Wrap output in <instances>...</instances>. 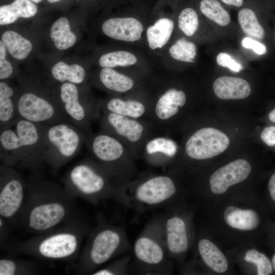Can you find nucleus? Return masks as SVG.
Wrapping results in <instances>:
<instances>
[{
  "instance_id": "nucleus-1",
  "label": "nucleus",
  "mask_w": 275,
  "mask_h": 275,
  "mask_svg": "<svg viewBox=\"0 0 275 275\" xmlns=\"http://www.w3.org/2000/svg\"><path fill=\"white\" fill-rule=\"evenodd\" d=\"M25 181V197L16 224L28 232L44 233L80 216L77 198L64 186L34 174Z\"/></svg>"
},
{
  "instance_id": "nucleus-2",
  "label": "nucleus",
  "mask_w": 275,
  "mask_h": 275,
  "mask_svg": "<svg viewBox=\"0 0 275 275\" xmlns=\"http://www.w3.org/2000/svg\"><path fill=\"white\" fill-rule=\"evenodd\" d=\"M89 232L88 224L81 216H77L26 240L7 242L1 244V248L12 256L28 255L50 261L72 262L79 256L82 241Z\"/></svg>"
},
{
  "instance_id": "nucleus-3",
  "label": "nucleus",
  "mask_w": 275,
  "mask_h": 275,
  "mask_svg": "<svg viewBox=\"0 0 275 275\" xmlns=\"http://www.w3.org/2000/svg\"><path fill=\"white\" fill-rule=\"evenodd\" d=\"M0 159L3 164L41 176L44 162L38 123L16 117L0 126Z\"/></svg>"
},
{
  "instance_id": "nucleus-4",
  "label": "nucleus",
  "mask_w": 275,
  "mask_h": 275,
  "mask_svg": "<svg viewBox=\"0 0 275 275\" xmlns=\"http://www.w3.org/2000/svg\"><path fill=\"white\" fill-rule=\"evenodd\" d=\"M38 125L43 159L52 168L63 167L80 151L85 136L82 130L72 123Z\"/></svg>"
},
{
  "instance_id": "nucleus-5",
  "label": "nucleus",
  "mask_w": 275,
  "mask_h": 275,
  "mask_svg": "<svg viewBox=\"0 0 275 275\" xmlns=\"http://www.w3.org/2000/svg\"><path fill=\"white\" fill-rule=\"evenodd\" d=\"M64 187L76 198L95 202L109 193L106 178L100 170L87 160L71 168L62 179Z\"/></svg>"
},
{
  "instance_id": "nucleus-6",
  "label": "nucleus",
  "mask_w": 275,
  "mask_h": 275,
  "mask_svg": "<svg viewBox=\"0 0 275 275\" xmlns=\"http://www.w3.org/2000/svg\"><path fill=\"white\" fill-rule=\"evenodd\" d=\"M98 228L90 236L79 255L76 267L78 274H88L104 264L113 256L119 247L121 237L117 231L109 227Z\"/></svg>"
},
{
  "instance_id": "nucleus-7",
  "label": "nucleus",
  "mask_w": 275,
  "mask_h": 275,
  "mask_svg": "<svg viewBox=\"0 0 275 275\" xmlns=\"http://www.w3.org/2000/svg\"><path fill=\"white\" fill-rule=\"evenodd\" d=\"M26 193L25 181L15 168L0 166V216L16 224Z\"/></svg>"
},
{
  "instance_id": "nucleus-8",
  "label": "nucleus",
  "mask_w": 275,
  "mask_h": 275,
  "mask_svg": "<svg viewBox=\"0 0 275 275\" xmlns=\"http://www.w3.org/2000/svg\"><path fill=\"white\" fill-rule=\"evenodd\" d=\"M229 144V138L225 133L216 128L206 127L197 130L190 136L185 149L190 158L202 160L221 154Z\"/></svg>"
},
{
  "instance_id": "nucleus-9",
  "label": "nucleus",
  "mask_w": 275,
  "mask_h": 275,
  "mask_svg": "<svg viewBox=\"0 0 275 275\" xmlns=\"http://www.w3.org/2000/svg\"><path fill=\"white\" fill-rule=\"evenodd\" d=\"M76 84L64 82L59 88L58 100L70 121L81 130L88 129L90 108L81 99Z\"/></svg>"
},
{
  "instance_id": "nucleus-10",
  "label": "nucleus",
  "mask_w": 275,
  "mask_h": 275,
  "mask_svg": "<svg viewBox=\"0 0 275 275\" xmlns=\"http://www.w3.org/2000/svg\"><path fill=\"white\" fill-rule=\"evenodd\" d=\"M251 166L246 160L239 159L216 170L210 176L212 192L216 195L225 193L230 186L241 182L249 175Z\"/></svg>"
},
{
  "instance_id": "nucleus-11",
  "label": "nucleus",
  "mask_w": 275,
  "mask_h": 275,
  "mask_svg": "<svg viewBox=\"0 0 275 275\" xmlns=\"http://www.w3.org/2000/svg\"><path fill=\"white\" fill-rule=\"evenodd\" d=\"M175 191V184L170 178L157 176L141 184L136 190L135 197L142 203L156 204L168 200Z\"/></svg>"
},
{
  "instance_id": "nucleus-12",
  "label": "nucleus",
  "mask_w": 275,
  "mask_h": 275,
  "mask_svg": "<svg viewBox=\"0 0 275 275\" xmlns=\"http://www.w3.org/2000/svg\"><path fill=\"white\" fill-rule=\"evenodd\" d=\"M102 30L113 39L134 42L141 38L143 26L140 21L133 17L112 18L103 23Z\"/></svg>"
},
{
  "instance_id": "nucleus-13",
  "label": "nucleus",
  "mask_w": 275,
  "mask_h": 275,
  "mask_svg": "<svg viewBox=\"0 0 275 275\" xmlns=\"http://www.w3.org/2000/svg\"><path fill=\"white\" fill-rule=\"evenodd\" d=\"M261 4L260 0H245L237 12L238 23L243 33L259 41L265 36V30L258 17Z\"/></svg>"
},
{
  "instance_id": "nucleus-14",
  "label": "nucleus",
  "mask_w": 275,
  "mask_h": 275,
  "mask_svg": "<svg viewBox=\"0 0 275 275\" xmlns=\"http://www.w3.org/2000/svg\"><path fill=\"white\" fill-rule=\"evenodd\" d=\"M213 90L215 96L223 100L243 99L251 93V87L247 80L228 75L217 77L213 82Z\"/></svg>"
},
{
  "instance_id": "nucleus-15",
  "label": "nucleus",
  "mask_w": 275,
  "mask_h": 275,
  "mask_svg": "<svg viewBox=\"0 0 275 275\" xmlns=\"http://www.w3.org/2000/svg\"><path fill=\"white\" fill-rule=\"evenodd\" d=\"M91 149L95 156L105 164L115 162L124 152L123 146L118 141L105 134L94 137L91 141Z\"/></svg>"
},
{
  "instance_id": "nucleus-16",
  "label": "nucleus",
  "mask_w": 275,
  "mask_h": 275,
  "mask_svg": "<svg viewBox=\"0 0 275 275\" xmlns=\"http://www.w3.org/2000/svg\"><path fill=\"white\" fill-rule=\"evenodd\" d=\"M224 218L230 227L243 231L254 230L260 223V217L254 210L241 209L233 206L225 210Z\"/></svg>"
},
{
  "instance_id": "nucleus-17",
  "label": "nucleus",
  "mask_w": 275,
  "mask_h": 275,
  "mask_svg": "<svg viewBox=\"0 0 275 275\" xmlns=\"http://www.w3.org/2000/svg\"><path fill=\"white\" fill-rule=\"evenodd\" d=\"M105 121L116 133L131 142L138 141L144 130L143 126L136 121L113 113L107 114Z\"/></svg>"
},
{
  "instance_id": "nucleus-18",
  "label": "nucleus",
  "mask_w": 275,
  "mask_h": 275,
  "mask_svg": "<svg viewBox=\"0 0 275 275\" xmlns=\"http://www.w3.org/2000/svg\"><path fill=\"white\" fill-rule=\"evenodd\" d=\"M186 97L181 90L170 89L158 100L155 106V114L161 120H165L175 115L179 107L185 104Z\"/></svg>"
},
{
  "instance_id": "nucleus-19",
  "label": "nucleus",
  "mask_w": 275,
  "mask_h": 275,
  "mask_svg": "<svg viewBox=\"0 0 275 275\" xmlns=\"http://www.w3.org/2000/svg\"><path fill=\"white\" fill-rule=\"evenodd\" d=\"M167 242L170 251L178 254L185 252L188 239L184 222L179 217L169 218L166 224Z\"/></svg>"
},
{
  "instance_id": "nucleus-20",
  "label": "nucleus",
  "mask_w": 275,
  "mask_h": 275,
  "mask_svg": "<svg viewBox=\"0 0 275 275\" xmlns=\"http://www.w3.org/2000/svg\"><path fill=\"white\" fill-rule=\"evenodd\" d=\"M201 13L214 26L226 29L232 24L230 13L219 0H200Z\"/></svg>"
},
{
  "instance_id": "nucleus-21",
  "label": "nucleus",
  "mask_w": 275,
  "mask_h": 275,
  "mask_svg": "<svg viewBox=\"0 0 275 275\" xmlns=\"http://www.w3.org/2000/svg\"><path fill=\"white\" fill-rule=\"evenodd\" d=\"M37 12V6L30 0H14L0 7V24L14 22L19 17L30 18Z\"/></svg>"
},
{
  "instance_id": "nucleus-22",
  "label": "nucleus",
  "mask_w": 275,
  "mask_h": 275,
  "mask_svg": "<svg viewBox=\"0 0 275 275\" xmlns=\"http://www.w3.org/2000/svg\"><path fill=\"white\" fill-rule=\"evenodd\" d=\"M199 253L204 263L212 270L223 273L228 269V261L219 249L206 239H201L198 244Z\"/></svg>"
},
{
  "instance_id": "nucleus-23",
  "label": "nucleus",
  "mask_w": 275,
  "mask_h": 275,
  "mask_svg": "<svg viewBox=\"0 0 275 275\" xmlns=\"http://www.w3.org/2000/svg\"><path fill=\"white\" fill-rule=\"evenodd\" d=\"M41 271L39 264L34 261L19 259L10 256L1 257L0 275L38 274Z\"/></svg>"
},
{
  "instance_id": "nucleus-24",
  "label": "nucleus",
  "mask_w": 275,
  "mask_h": 275,
  "mask_svg": "<svg viewBox=\"0 0 275 275\" xmlns=\"http://www.w3.org/2000/svg\"><path fill=\"white\" fill-rule=\"evenodd\" d=\"M174 28L173 21L168 18L158 19L147 30L149 46L152 49L161 48L169 40Z\"/></svg>"
},
{
  "instance_id": "nucleus-25",
  "label": "nucleus",
  "mask_w": 275,
  "mask_h": 275,
  "mask_svg": "<svg viewBox=\"0 0 275 275\" xmlns=\"http://www.w3.org/2000/svg\"><path fill=\"white\" fill-rule=\"evenodd\" d=\"M136 257L149 264H157L163 259V253L159 245L147 237L139 238L134 246Z\"/></svg>"
},
{
  "instance_id": "nucleus-26",
  "label": "nucleus",
  "mask_w": 275,
  "mask_h": 275,
  "mask_svg": "<svg viewBox=\"0 0 275 275\" xmlns=\"http://www.w3.org/2000/svg\"><path fill=\"white\" fill-rule=\"evenodd\" d=\"M13 89L6 82H0V126L9 124L17 117L16 99Z\"/></svg>"
},
{
  "instance_id": "nucleus-27",
  "label": "nucleus",
  "mask_w": 275,
  "mask_h": 275,
  "mask_svg": "<svg viewBox=\"0 0 275 275\" xmlns=\"http://www.w3.org/2000/svg\"><path fill=\"white\" fill-rule=\"evenodd\" d=\"M2 41L11 56L17 60L26 58L32 49L31 42L14 31L4 32Z\"/></svg>"
},
{
  "instance_id": "nucleus-28",
  "label": "nucleus",
  "mask_w": 275,
  "mask_h": 275,
  "mask_svg": "<svg viewBox=\"0 0 275 275\" xmlns=\"http://www.w3.org/2000/svg\"><path fill=\"white\" fill-rule=\"evenodd\" d=\"M50 36L55 46L60 50L67 49L72 46L76 40L66 17H61L53 23L50 29Z\"/></svg>"
},
{
  "instance_id": "nucleus-29",
  "label": "nucleus",
  "mask_w": 275,
  "mask_h": 275,
  "mask_svg": "<svg viewBox=\"0 0 275 275\" xmlns=\"http://www.w3.org/2000/svg\"><path fill=\"white\" fill-rule=\"evenodd\" d=\"M51 73L54 79L63 83L67 81L78 85L82 83L85 78L84 68L77 64L69 65L59 62L52 67Z\"/></svg>"
},
{
  "instance_id": "nucleus-30",
  "label": "nucleus",
  "mask_w": 275,
  "mask_h": 275,
  "mask_svg": "<svg viewBox=\"0 0 275 275\" xmlns=\"http://www.w3.org/2000/svg\"><path fill=\"white\" fill-rule=\"evenodd\" d=\"M99 78L105 88L118 92L128 91L134 85L130 78L110 68H103L100 72Z\"/></svg>"
},
{
  "instance_id": "nucleus-31",
  "label": "nucleus",
  "mask_w": 275,
  "mask_h": 275,
  "mask_svg": "<svg viewBox=\"0 0 275 275\" xmlns=\"http://www.w3.org/2000/svg\"><path fill=\"white\" fill-rule=\"evenodd\" d=\"M106 108L110 113L135 118L141 117L145 111L144 105L140 102L124 101L118 98L109 100Z\"/></svg>"
},
{
  "instance_id": "nucleus-32",
  "label": "nucleus",
  "mask_w": 275,
  "mask_h": 275,
  "mask_svg": "<svg viewBox=\"0 0 275 275\" xmlns=\"http://www.w3.org/2000/svg\"><path fill=\"white\" fill-rule=\"evenodd\" d=\"M197 46L184 38L177 40L169 49V53L176 60L189 63L195 62Z\"/></svg>"
},
{
  "instance_id": "nucleus-33",
  "label": "nucleus",
  "mask_w": 275,
  "mask_h": 275,
  "mask_svg": "<svg viewBox=\"0 0 275 275\" xmlns=\"http://www.w3.org/2000/svg\"><path fill=\"white\" fill-rule=\"evenodd\" d=\"M137 62L136 57L130 52L121 50L108 52L102 55L99 59V65L103 68L127 66Z\"/></svg>"
},
{
  "instance_id": "nucleus-34",
  "label": "nucleus",
  "mask_w": 275,
  "mask_h": 275,
  "mask_svg": "<svg viewBox=\"0 0 275 275\" xmlns=\"http://www.w3.org/2000/svg\"><path fill=\"white\" fill-rule=\"evenodd\" d=\"M178 24L179 29L186 36H193L196 33L200 25L197 12L191 7L183 9L178 16Z\"/></svg>"
},
{
  "instance_id": "nucleus-35",
  "label": "nucleus",
  "mask_w": 275,
  "mask_h": 275,
  "mask_svg": "<svg viewBox=\"0 0 275 275\" xmlns=\"http://www.w3.org/2000/svg\"><path fill=\"white\" fill-rule=\"evenodd\" d=\"M244 259L246 262L255 264L257 267L258 275H268L272 271V264L269 259L263 253L255 249L248 251Z\"/></svg>"
},
{
  "instance_id": "nucleus-36",
  "label": "nucleus",
  "mask_w": 275,
  "mask_h": 275,
  "mask_svg": "<svg viewBox=\"0 0 275 275\" xmlns=\"http://www.w3.org/2000/svg\"><path fill=\"white\" fill-rule=\"evenodd\" d=\"M146 150L149 154L161 152L170 156H174L177 151L176 144L173 141L163 138L152 140L146 145Z\"/></svg>"
},
{
  "instance_id": "nucleus-37",
  "label": "nucleus",
  "mask_w": 275,
  "mask_h": 275,
  "mask_svg": "<svg viewBox=\"0 0 275 275\" xmlns=\"http://www.w3.org/2000/svg\"><path fill=\"white\" fill-rule=\"evenodd\" d=\"M215 62L218 66L228 68L235 73L240 72L244 68L240 62L229 53L224 51L220 52L216 55Z\"/></svg>"
},
{
  "instance_id": "nucleus-38",
  "label": "nucleus",
  "mask_w": 275,
  "mask_h": 275,
  "mask_svg": "<svg viewBox=\"0 0 275 275\" xmlns=\"http://www.w3.org/2000/svg\"><path fill=\"white\" fill-rule=\"evenodd\" d=\"M240 44L244 49L252 50L258 56L265 55L267 51L266 46L264 43L257 39L246 36L241 39Z\"/></svg>"
},
{
  "instance_id": "nucleus-39",
  "label": "nucleus",
  "mask_w": 275,
  "mask_h": 275,
  "mask_svg": "<svg viewBox=\"0 0 275 275\" xmlns=\"http://www.w3.org/2000/svg\"><path fill=\"white\" fill-rule=\"evenodd\" d=\"M6 48L1 40L0 41V79H5L10 77L13 73V68L7 60L5 59Z\"/></svg>"
},
{
  "instance_id": "nucleus-40",
  "label": "nucleus",
  "mask_w": 275,
  "mask_h": 275,
  "mask_svg": "<svg viewBox=\"0 0 275 275\" xmlns=\"http://www.w3.org/2000/svg\"><path fill=\"white\" fill-rule=\"evenodd\" d=\"M261 140L270 147L275 146V126L265 127L260 134Z\"/></svg>"
},
{
  "instance_id": "nucleus-41",
  "label": "nucleus",
  "mask_w": 275,
  "mask_h": 275,
  "mask_svg": "<svg viewBox=\"0 0 275 275\" xmlns=\"http://www.w3.org/2000/svg\"><path fill=\"white\" fill-rule=\"evenodd\" d=\"M8 223L4 218L0 216V241L1 244L7 241L9 236Z\"/></svg>"
},
{
  "instance_id": "nucleus-42",
  "label": "nucleus",
  "mask_w": 275,
  "mask_h": 275,
  "mask_svg": "<svg viewBox=\"0 0 275 275\" xmlns=\"http://www.w3.org/2000/svg\"><path fill=\"white\" fill-rule=\"evenodd\" d=\"M224 6L239 9L242 7L245 0H219Z\"/></svg>"
},
{
  "instance_id": "nucleus-43",
  "label": "nucleus",
  "mask_w": 275,
  "mask_h": 275,
  "mask_svg": "<svg viewBox=\"0 0 275 275\" xmlns=\"http://www.w3.org/2000/svg\"><path fill=\"white\" fill-rule=\"evenodd\" d=\"M268 189L272 199L275 201V173L272 175L269 179Z\"/></svg>"
},
{
  "instance_id": "nucleus-44",
  "label": "nucleus",
  "mask_w": 275,
  "mask_h": 275,
  "mask_svg": "<svg viewBox=\"0 0 275 275\" xmlns=\"http://www.w3.org/2000/svg\"><path fill=\"white\" fill-rule=\"evenodd\" d=\"M268 119L271 122L275 123V108L273 109L269 113Z\"/></svg>"
},
{
  "instance_id": "nucleus-45",
  "label": "nucleus",
  "mask_w": 275,
  "mask_h": 275,
  "mask_svg": "<svg viewBox=\"0 0 275 275\" xmlns=\"http://www.w3.org/2000/svg\"><path fill=\"white\" fill-rule=\"evenodd\" d=\"M272 262L273 267L274 269L275 270V254L272 257Z\"/></svg>"
},
{
  "instance_id": "nucleus-46",
  "label": "nucleus",
  "mask_w": 275,
  "mask_h": 275,
  "mask_svg": "<svg viewBox=\"0 0 275 275\" xmlns=\"http://www.w3.org/2000/svg\"><path fill=\"white\" fill-rule=\"evenodd\" d=\"M48 2L50 3H56V2H59L61 0H47Z\"/></svg>"
},
{
  "instance_id": "nucleus-47",
  "label": "nucleus",
  "mask_w": 275,
  "mask_h": 275,
  "mask_svg": "<svg viewBox=\"0 0 275 275\" xmlns=\"http://www.w3.org/2000/svg\"><path fill=\"white\" fill-rule=\"evenodd\" d=\"M35 3H40L42 0H30Z\"/></svg>"
},
{
  "instance_id": "nucleus-48",
  "label": "nucleus",
  "mask_w": 275,
  "mask_h": 275,
  "mask_svg": "<svg viewBox=\"0 0 275 275\" xmlns=\"http://www.w3.org/2000/svg\"><path fill=\"white\" fill-rule=\"evenodd\" d=\"M272 1H275V0H272Z\"/></svg>"
}]
</instances>
